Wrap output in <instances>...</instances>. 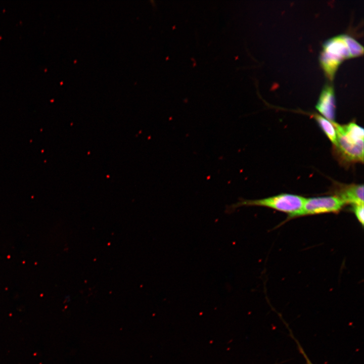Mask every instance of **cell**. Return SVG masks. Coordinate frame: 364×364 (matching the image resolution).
<instances>
[{
    "instance_id": "cell-1",
    "label": "cell",
    "mask_w": 364,
    "mask_h": 364,
    "mask_svg": "<svg viewBox=\"0 0 364 364\" xmlns=\"http://www.w3.org/2000/svg\"><path fill=\"white\" fill-rule=\"evenodd\" d=\"M337 131V140L333 145V153L344 165L363 162V128L355 122L345 125L333 122Z\"/></svg>"
},
{
    "instance_id": "cell-2",
    "label": "cell",
    "mask_w": 364,
    "mask_h": 364,
    "mask_svg": "<svg viewBox=\"0 0 364 364\" xmlns=\"http://www.w3.org/2000/svg\"><path fill=\"white\" fill-rule=\"evenodd\" d=\"M305 198L296 195L281 194L276 196L255 200L240 198L235 203L227 206L226 212L231 213L242 206H263L288 214L286 221L292 218L302 209Z\"/></svg>"
},
{
    "instance_id": "cell-3",
    "label": "cell",
    "mask_w": 364,
    "mask_h": 364,
    "mask_svg": "<svg viewBox=\"0 0 364 364\" xmlns=\"http://www.w3.org/2000/svg\"><path fill=\"white\" fill-rule=\"evenodd\" d=\"M346 204L335 196L306 199L301 211L294 218L326 213H337Z\"/></svg>"
},
{
    "instance_id": "cell-4",
    "label": "cell",
    "mask_w": 364,
    "mask_h": 364,
    "mask_svg": "<svg viewBox=\"0 0 364 364\" xmlns=\"http://www.w3.org/2000/svg\"><path fill=\"white\" fill-rule=\"evenodd\" d=\"M334 196L341 199L346 204H363L362 184H343L335 183L332 189Z\"/></svg>"
},
{
    "instance_id": "cell-5",
    "label": "cell",
    "mask_w": 364,
    "mask_h": 364,
    "mask_svg": "<svg viewBox=\"0 0 364 364\" xmlns=\"http://www.w3.org/2000/svg\"><path fill=\"white\" fill-rule=\"evenodd\" d=\"M315 108L327 120L331 122H335V97L334 88L332 85L328 84L325 86Z\"/></svg>"
},
{
    "instance_id": "cell-6",
    "label": "cell",
    "mask_w": 364,
    "mask_h": 364,
    "mask_svg": "<svg viewBox=\"0 0 364 364\" xmlns=\"http://www.w3.org/2000/svg\"><path fill=\"white\" fill-rule=\"evenodd\" d=\"M323 51L333 55L342 61L351 58L343 35L333 37L325 42Z\"/></svg>"
},
{
    "instance_id": "cell-7",
    "label": "cell",
    "mask_w": 364,
    "mask_h": 364,
    "mask_svg": "<svg viewBox=\"0 0 364 364\" xmlns=\"http://www.w3.org/2000/svg\"><path fill=\"white\" fill-rule=\"evenodd\" d=\"M343 61L340 58L322 51L320 57L321 65L327 77L332 80Z\"/></svg>"
},
{
    "instance_id": "cell-8",
    "label": "cell",
    "mask_w": 364,
    "mask_h": 364,
    "mask_svg": "<svg viewBox=\"0 0 364 364\" xmlns=\"http://www.w3.org/2000/svg\"><path fill=\"white\" fill-rule=\"evenodd\" d=\"M313 117L326 136L333 145L335 144L337 140V131L333 124L334 122H331L317 114L314 115Z\"/></svg>"
},
{
    "instance_id": "cell-9",
    "label": "cell",
    "mask_w": 364,
    "mask_h": 364,
    "mask_svg": "<svg viewBox=\"0 0 364 364\" xmlns=\"http://www.w3.org/2000/svg\"><path fill=\"white\" fill-rule=\"evenodd\" d=\"M350 57H357L363 54V48L355 39L350 36L343 35Z\"/></svg>"
},
{
    "instance_id": "cell-10",
    "label": "cell",
    "mask_w": 364,
    "mask_h": 364,
    "mask_svg": "<svg viewBox=\"0 0 364 364\" xmlns=\"http://www.w3.org/2000/svg\"><path fill=\"white\" fill-rule=\"evenodd\" d=\"M351 210L354 213L358 221L363 226L364 222L363 204H356L352 205Z\"/></svg>"
},
{
    "instance_id": "cell-11",
    "label": "cell",
    "mask_w": 364,
    "mask_h": 364,
    "mask_svg": "<svg viewBox=\"0 0 364 364\" xmlns=\"http://www.w3.org/2000/svg\"><path fill=\"white\" fill-rule=\"evenodd\" d=\"M298 348H299V351L302 354L303 356L304 357L305 361L306 362V363L307 364H313L312 363V362L310 360V359H309L308 357L307 356V355L306 354L305 352L304 351L303 349L302 348L301 346L299 344H298Z\"/></svg>"
}]
</instances>
